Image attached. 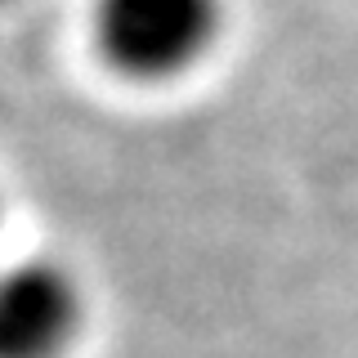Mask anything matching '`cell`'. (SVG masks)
<instances>
[{"mask_svg": "<svg viewBox=\"0 0 358 358\" xmlns=\"http://www.w3.org/2000/svg\"><path fill=\"white\" fill-rule=\"evenodd\" d=\"M81 331V287L50 260L0 268V358H59Z\"/></svg>", "mask_w": 358, "mask_h": 358, "instance_id": "7a4b0ae2", "label": "cell"}, {"mask_svg": "<svg viewBox=\"0 0 358 358\" xmlns=\"http://www.w3.org/2000/svg\"><path fill=\"white\" fill-rule=\"evenodd\" d=\"M0 5H9V0H0Z\"/></svg>", "mask_w": 358, "mask_h": 358, "instance_id": "3957f363", "label": "cell"}, {"mask_svg": "<svg viewBox=\"0 0 358 358\" xmlns=\"http://www.w3.org/2000/svg\"><path fill=\"white\" fill-rule=\"evenodd\" d=\"M224 0H94V41L130 81H175L215 50Z\"/></svg>", "mask_w": 358, "mask_h": 358, "instance_id": "6da1fadb", "label": "cell"}]
</instances>
